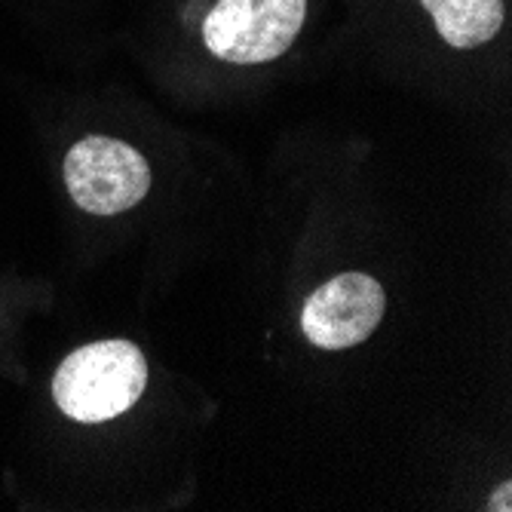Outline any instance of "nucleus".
Masks as SVG:
<instances>
[{
    "label": "nucleus",
    "mask_w": 512,
    "mask_h": 512,
    "mask_svg": "<svg viewBox=\"0 0 512 512\" xmlns=\"http://www.w3.org/2000/svg\"><path fill=\"white\" fill-rule=\"evenodd\" d=\"M148 359L132 341H96L74 350L56 371V405L77 424H102L142 399Z\"/></svg>",
    "instance_id": "obj_1"
},
{
    "label": "nucleus",
    "mask_w": 512,
    "mask_h": 512,
    "mask_svg": "<svg viewBox=\"0 0 512 512\" xmlns=\"http://www.w3.org/2000/svg\"><path fill=\"white\" fill-rule=\"evenodd\" d=\"M307 0H218L203 25L209 53L230 65L279 59L295 43Z\"/></svg>",
    "instance_id": "obj_2"
},
{
    "label": "nucleus",
    "mask_w": 512,
    "mask_h": 512,
    "mask_svg": "<svg viewBox=\"0 0 512 512\" xmlns=\"http://www.w3.org/2000/svg\"><path fill=\"white\" fill-rule=\"evenodd\" d=\"M65 188L92 215H117L138 206L151 191V166L132 145L89 135L65 157Z\"/></svg>",
    "instance_id": "obj_3"
},
{
    "label": "nucleus",
    "mask_w": 512,
    "mask_h": 512,
    "mask_svg": "<svg viewBox=\"0 0 512 512\" xmlns=\"http://www.w3.org/2000/svg\"><path fill=\"white\" fill-rule=\"evenodd\" d=\"M387 295L378 279L365 273H341L319 286L301 310V329L322 350H347L378 329Z\"/></svg>",
    "instance_id": "obj_4"
},
{
    "label": "nucleus",
    "mask_w": 512,
    "mask_h": 512,
    "mask_svg": "<svg viewBox=\"0 0 512 512\" xmlns=\"http://www.w3.org/2000/svg\"><path fill=\"white\" fill-rule=\"evenodd\" d=\"M454 50H473L503 28V0H421Z\"/></svg>",
    "instance_id": "obj_5"
},
{
    "label": "nucleus",
    "mask_w": 512,
    "mask_h": 512,
    "mask_svg": "<svg viewBox=\"0 0 512 512\" xmlns=\"http://www.w3.org/2000/svg\"><path fill=\"white\" fill-rule=\"evenodd\" d=\"M488 509H500V512H509V509H512V485H509V482H503V485H500V491H497V494H491Z\"/></svg>",
    "instance_id": "obj_6"
}]
</instances>
